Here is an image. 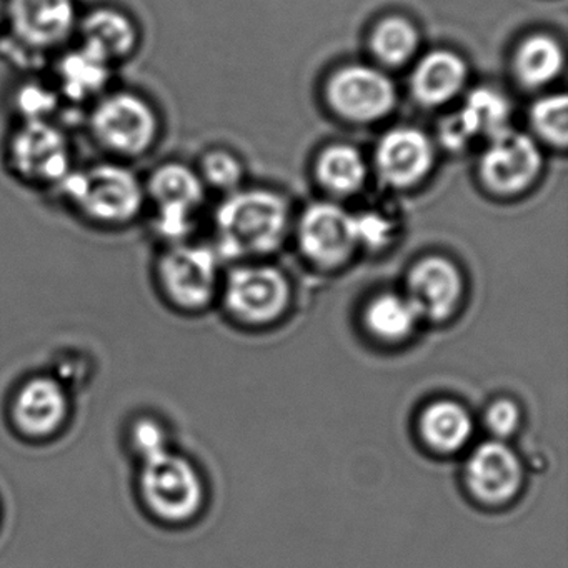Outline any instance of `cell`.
I'll return each instance as SVG.
<instances>
[{"label": "cell", "instance_id": "52a82bcc", "mask_svg": "<svg viewBox=\"0 0 568 568\" xmlns=\"http://www.w3.org/2000/svg\"><path fill=\"white\" fill-rule=\"evenodd\" d=\"M540 148L530 135L505 129L487 141L478 174L488 191L501 197L521 194L541 172Z\"/></svg>", "mask_w": 568, "mask_h": 568}, {"label": "cell", "instance_id": "d6986e66", "mask_svg": "<svg viewBox=\"0 0 568 568\" xmlns=\"http://www.w3.org/2000/svg\"><path fill=\"white\" fill-rule=\"evenodd\" d=\"M82 48L109 64L128 58L138 48L139 32L128 14L118 9H95L79 24Z\"/></svg>", "mask_w": 568, "mask_h": 568}, {"label": "cell", "instance_id": "f1b7e54d", "mask_svg": "<svg viewBox=\"0 0 568 568\" xmlns=\"http://www.w3.org/2000/svg\"><path fill=\"white\" fill-rule=\"evenodd\" d=\"M520 417V408L514 400L500 398L488 407L487 414H485V424H487L488 430L498 440H501V438H508L517 432Z\"/></svg>", "mask_w": 568, "mask_h": 568}, {"label": "cell", "instance_id": "484cf974", "mask_svg": "<svg viewBox=\"0 0 568 568\" xmlns=\"http://www.w3.org/2000/svg\"><path fill=\"white\" fill-rule=\"evenodd\" d=\"M530 125L541 141L564 149L568 142V102L565 94L538 99L531 105Z\"/></svg>", "mask_w": 568, "mask_h": 568}, {"label": "cell", "instance_id": "83f0119b", "mask_svg": "<svg viewBox=\"0 0 568 568\" xmlns=\"http://www.w3.org/2000/svg\"><path fill=\"white\" fill-rule=\"evenodd\" d=\"M55 102L54 92L39 84L26 85L18 94V109L24 121H48Z\"/></svg>", "mask_w": 568, "mask_h": 568}, {"label": "cell", "instance_id": "7402d4cb", "mask_svg": "<svg viewBox=\"0 0 568 568\" xmlns=\"http://www.w3.org/2000/svg\"><path fill=\"white\" fill-rule=\"evenodd\" d=\"M315 175L325 191L347 197L364 187L368 168L361 151L348 144H334L318 155Z\"/></svg>", "mask_w": 568, "mask_h": 568}, {"label": "cell", "instance_id": "ba28073f", "mask_svg": "<svg viewBox=\"0 0 568 568\" xmlns=\"http://www.w3.org/2000/svg\"><path fill=\"white\" fill-rule=\"evenodd\" d=\"M9 158L24 181L38 185H59L72 171L68 138L48 121H24L12 135Z\"/></svg>", "mask_w": 568, "mask_h": 568}, {"label": "cell", "instance_id": "ac0fdd59", "mask_svg": "<svg viewBox=\"0 0 568 568\" xmlns=\"http://www.w3.org/2000/svg\"><path fill=\"white\" fill-rule=\"evenodd\" d=\"M467 79V64L460 55L452 51L428 52L412 71V98L424 108H440L464 91Z\"/></svg>", "mask_w": 568, "mask_h": 568}, {"label": "cell", "instance_id": "5b68a950", "mask_svg": "<svg viewBox=\"0 0 568 568\" xmlns=\"http://www.w3.org/2000/svg\"><path fill=\"white\" fill-rule=\"evenodd\" d=\"M325 98L332 111L344 121L372 124L394 111L397 89L381 69L352 64L332 74Z\"/></svg>", "mask_w": 568, "mask_h": 568}, {"label": "cell", "instance_id": "603a6c76", "mask_svg": "<svg viewBox=\"0 0 568 568\" xmlns=\"http://www.w3.org/2000/svg\"><path fill=\"white\" fill-rule=\"evenodd\" d=\"M112 65L85 48L68 52L58 65L61 92L72 101H88L104 91Z\"/></svg>", "mask_w": 568, "mask_h": 568}, {"label": "cell", "instance_id": "5bb4252c", "mask_svg": "<svg viewBox=\"0 0 568 568\" xmlns=\"http://www.w3.org/2000/svg\"><path fill=\"white\" fill-rule=\"evenodd\" d=\"M374 164L378 178L390 187H415L427 179L434 168V144L418 129H392L378 141Z\"/></svg>", "mask_w": 568, "mask_h": 568}, {"label": "cell", "instance_id": "4fadbf2b", "mask_svg": "<svg viewBox=\"0 0 568 568\" xmlns=\"http://www.w3.org/2000/svg\"><path fill=\"white\" fill-rule=\"evenodd\" d=\"M510 104L500 92L481 88L465 98L455 114L445 118L438 129L442 145L452 152H464L475 142L490 141L508 129Z\"/></svg>", "mask_w": 568, "mask_h": 568}, {"label": "cell", "instance_id": "cb8c5ba5", "mask_svg": "<svg viewBox=\"0 0 568 568\" xmlns=\"http://www.w3.org/2000/svg\"><path fill=\"white\" fill-rule=\"evenodd\" d=\"M364 321L374 337L384 342H400L414 332L420 317L407 297L385 294L368 304Z\"/></svg>", "mask_w": 568, "mask_h": 568}, {"label": "cell", "instance_id": "e0dca14e", "mask_svg": "<svg viewBox=\"0 0 568 568\" xmlns=\"http://www.w3.org/2000/svg\"><path fill=\"white\" fill-rule=\"evenodd\" d=\"M12 414L26 435L45 437L54 434L68 415L65 388L55 378H32L19 392Z\"/></svg>", "mask_w": 568, "mask_h": 568}, {"label": "cell", "instance_id": "8fae6325", "mask_svg": "<svg viewBox=\"0 0 568 568\" xmlns=\"http://www.w3.org/2000/svg\"><path fill=\"white\" fill-rule=\"evenodd\" d=\"M16 39L34 51L59 48L78 28L74 0H6Z\"/></svg>", "mask_w": 568, "mask_h": 568}, {"label": "cell", "instance_id": "9a60e30c", "mask_svg": "<svg viewBox=\"0 0 568 568\" xmlns=\"http://www.w3.org/2000/svg\"><path fill=\"white\" fill-rule=\"evenodd\" d=\"M521 470L517 454L504 442L478 445L465 465V481L475 498L485 505H504L520 490Z\"/></svg>", "mask_w": 568, "mask_h": 568}, {"label": "cell", "instance_id": "d4e9b609", "mask_svg": "<svg viewBox=\"0 0 568 568\" xmlns=\"http://www.w3.org/2000/svg\"><path fill=\"white\" fill-rule=\"evenodd\" d=\"M372 55L387 68H402L417 54L420 38L412 22L404 18H387L375 26L371 34Z\"/></svg>", "mask_w": 568, "mask_h": 568}, {"label": "cell", "instance_id": "277c9868", "mask_svg": "<svg viewBox=\"0 0 568 568\" xmlns=\"http://www.w3.org/2000/svg\"><path fill=\"white\" fill-rule=\"evenodd\" d=\"M141 491L152 514L168 521L189 520L204 500V487L195 468L171 452L142 462Z\"/></svg>", "mask_w": 568, "mask_h": 568}, {"label": "cell", "instance_id": "1f68e13d", "mask_svg": "<svg viewBox=\"0 0 568 568\" xmlns=\"http://www.w3.org/2000/svg\"><path fill=\"white\" fill-rule=\"evenodd\" d=\"M6 19V0H0V24Z\"/></svg>", "mask_w": 568, "mask_h": 568}, {"label": "cell", "instance_id": "4316f807", "mask_svg": "<svg viewBox=\"0 0 568 568\" xmlns=\"http://www.w3.org/2000/svg\"><path fill=\"white\" fill-rule=\"evenodd\" d=\"M244 178L241 162L224 151L209 152L202 161L201 179L204 184L222 191L239 187Z\"/></svg>", "mask_w": 568, "mask_h": 568}, {"label": "cell", "instance_id": "4dcf8cb0", "mask_svg": "<svg viewBox=\"0 0 568 568\" xmlns=\"http://www.w3.org/2000/svg\"><path fill=\"white\" fill-rule=\"evenodd\" d=\"M355 225H357L358 245L364 244L368 247H382L387 244L394 231L392 222L377 211L355 215Z\"/></svg>", "mask_w": 568, "mask_h": 568}, {"label": "cell", "instance_id": "8992f818", "mask_svg": "<svg viewBox=\"0 0 568 568\" xmlns=\"http://www.w3.org/2000/svg\"><path fill=\"white\" fill-rule=\"evenodd\" d=\"M145 199L155 205V229L165 239H182L192 231L194 214L204 201L205 184L187 165L169 162L152 172Z\"/></svg>", "mask_w": 568, "mask_h": 568}, {"label": "cell", "instance_id": "30bf717a", "mask_svg": "<svg viewBox=\"0 0 568 568\" xmlns=\"http://www.w3.org/2000/svg\"><path fill=\"white\" fill-rule=\"evenodd\" d=\"M291 288L282 272L272 267H241L225 285V304L239 321L267 324L284 314Z\"/></svg>", "mask_w": 568, "mask_h": 568}, {"label": "cell", "instance_id": "7a4b0ae2", "mask_svg": "<svg viewBox=\"0 0 568 568\" xmlns=\"http://www.w3.org/2000/svg\"><path fill=\"white\" fill-rule=\"evenodd\" d=\"M59 185L75 209L102 225L134 221L145 202L141 179L121 164L108 162L88 171H71Z\"/></svg>", "mask_w": 568, "mask_h": 568}, {"label": "cell", "instance_id": "6da1fadb", "mask_svg": "<svg viewBox=\"0 0 568 568\" xmlns=\"http://www.w3.org/2000/svg\"><path fill=\"white\" fill-rule=\"evenodd\" d=\"M287 224L288 207L281 195L237 192L217 212L221 251L229 257L268 254L284 241Z\"/></svg>", "mask_w": 568, "mask_h": 568}, {"label": "cell", "instance_id": "44dd1931", "mask_svg": "<svg viewBox=\"0 0 568 568\" xmlns=\"http://www.w3.org/2000/svg\"><path fill=\"white\" fill-rule=\"evenodd\" d=\"M471 430L470 415L457 402H434L422 414V437L428 447L440 454L460 450L470 440Z\"/></svg>", "mask_w": 568, "mask_h": 568}, {"label": "cell", "instance_id": "9c48e42d", "mask_svg": "<svg viewBox=\"0 0 568 568\" xmlns=\"http://www.w3.org/2000/svg\"><path fill=\"white\" fill-rule=\"evenodd\" d=\"M298 244L305 257L321 267L345 264L358 245L355 215L332 202L311 205L298 224Z\"/></svg>", "mask_w": 568, "mask_h": 568}, {"label": "cell", "instance_id": "2e32d148", "mask_svg": "<svg viewBox=\"0 0 568 568\" xmlns=\"http://www.w3.org/2000/svg\"><path fill=\"white\" fill-rule=\"evenodd\" d=\"M407 298L418 317L440 322L457 311L464 294L460 272L444 257H427L410 271Z\"/></svg>", "mask_w": 568, "mask_h": 568}, {"label": "cell", "instance_id": "7c38bea8", "mask_svg": "<svg viewBox=\"0 0 568 568\" xmlns=\"http://www.w3.org/2000/svg\"><path fill=\"white\" fill-rule=\"evenodd\" d=\"M165 294L182 308H202L217 287V261L211 251L178 245L165 252L159 264Z\"/></svg>", "mask_w": 568, "mask_h": 568}, {"label": "cell", "instance_id": "f546056e", "mask_svg": "<svg viewBox=\"0 0 568 568\" xmlns=\"http://www.w3.org/2000/svg\"><path fill=\"white\" fill-rule=\"evenodd\" d=\"M132 445L142 462L151 460V458L169 452L164 430L161 425L152 420H141L135 424L134 430H132Z\"/></svg>", "mask_w": 568, "mask_h": 568}, {"label": "cell", "instance_id": "ffe728a7", "mask_svg": "<svg viewBox=\"0 0 568 568\" xmlns=\"http://www.w3.org/2000/svg\"><path fill=\"white\" fill-rule=\"evenodd\" d=\"M565 54L550 36L535 34L518 44L514 54V74L525 89L547 88L560 78Z\"/></svg>", "mask_w": 568, "mask_h": 568}, {"label": "cell", "instance_id": "3957f363", "mask_svg": "<svg viewBox=\"0 0 568 568\" xmlns=\"http://www.w3.org/2000/svg\"><path fill=\"white\" fill-rule=\"evenodd\" d=\"M92 138L118 158L134 159L154 148L159 118L154 108L134 92L105 95L91 114Z\"/></svg>", "mask_w": 568, "mask_h": 568}]
</instances>
